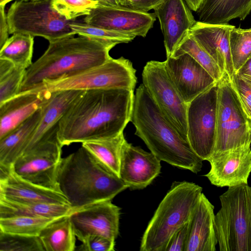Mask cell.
<instances>
[{
	"label": "cell",
	"mask_w": 251,
	"mask_h": 251,
	"mask_svg": "<svg viewBox=\"0 0 251 251\" xmlns=\"http://www.w3.org/2000/svg\"><path fill=\"white\" fill-rule=\"evenodd\" d=\"M57 181L59 190L74 211L95 203L111 201L128 188L120 177L82 146L61 158Z\"/></svg>",
	"instance_id": "277c9868"
},
{
	"label": "cell",
	"mask_w": 251,
	"mask_h": 251,
	"mask_svg": "<svg viewBox=\"0 0 251 251\" xmlns=\"http://www.w3.org/2000/svg\"><path fill=\"white\" fill-rule=\"evenodd\" d=\"M214 206L201 193L189 221L185 251H215L218 244Z\"/></svg>",
	"instance_id": "7402d4cb"
},
{
	"label": "cell",
	"mask_w": 251,
	"mask_h": 251,
	"mask_svg": "<svg viewBox=\"0 0 251 251\" xmlns=\"http://www.w3.org/2000/svg\"><path fill=\"white\" fill-rule=\"evenodd\" d=\"M230 77L243 108L248 118L251 120V86L235 72Z\"/></svg>",
	"instance_id": "8d00e7d4"
},
{
	"label": "cell",
	"mask_w": 251,
	"mask_h": 251,
	"mask_svg": "<svg viewBox=\"0 0 251 251\" xmlns=\"http://www.w3.org/2000/svg\"><path fill=\"white\" fill-rule=\"evenodd\" d=\"M4 5H0V48L9 38V30Z\"/></svg>",
	"instance_id": "ab89813d"
},
{
	"label": "cell",
	"mask_w": 251,
	"mask_h": 251,
	"mask_svg": "<svg viewBox=\"0 0 251 251\" xmlns=\"http://www.w3.org/2000/svg\"><path fill=\"white\" fill-rule=\"evenodd\" d=\"M75 250L79 251H113L115 241L98 235L87 236Z\"/></svg>",
	"instance_id": "74e56055"
},
{
	"label": "cell",
	"mask_w": 251,
	"mask_h": 251,
	"mask_svg": "<svg viewBox=\"0 0 251 251\" xmlns=\"http://www.w3.org/2000/svg\"><path fill=\"white\" fill-rule=\"evenodd\" d=\"M52 0H18L10 6L7 18L9 34L23 33L53 41L74 36L69 21L51 6Z\"/></svg>",
	"instance_id": "52a82bcc"
},
{
	"label": "cell",
	"mask_w": 251,
	"mask_h": 251,
	"mask_svg": "<svg viewBox=\"0 0 251 251\" xmlns=\"http://www.w3.org/2000/svg\"><path fill=\"white\" fill-rule=\"evenodd\" d=\"M134 91L126 89L85 91L61 119L57 138L63 146L105 139L124 132L130 122Z\"/></svg>",
	"instance_id": "6da1fadb"
},
{
	"label": "cell",
	"mask_w": 251,
	"mask_h": 251,
	"mask_svg": "<svg viewBox=\"0 0 251 251\" xmlns=\"http://www.w3.org/2000/svg\"><path fill=\"white\" fill-rule=\"evenodd\" d=\"M208 161L210 170L205 176L217 187L247 184L251 173V146L213 153Z\"/></svg>",
	"instance_id": "2e32d148"
},
{
	"label": "cell",
	"mask_w": 251,
	"mask_h": 251,
	"mask_svg": "<svg viewBox=\"0 0 251 251\" xmlns=\"http://www.w3.org/2000/svg\"><path fill=\"white\" fill-rule=\"evenodd\" d=\"M62 147L55 134L23 153L12 164V170L27 181L60 191L57 174Z\"/></svg>",
	"instance_id": "7c38bea8"
},
{
	"label": "cell",
	"mask_w": 251,
	"mask_h": 251,
	"mask_svg": "<svg viewBox=\"0 0 251 251\" xmlns=\"http://www.w3.org/2000/svg\"><path fill=\"white\" fill-rule=\"evenodd\" d=\"M217 82L187 105V139L203 161L214 152L216 138Z\"/></svg>",
	"instance_id": "30bf717a"
},
{
	"label": "cell",
	"mask_w": 251,
	"mask_h": 251,
	"mask_svg": "<svg viewBox=\"0 0 251 251\" xmlns=\"http://www.w3.org/2000/svg\"><path fill=\"white\" fill-rule=\"evenodd\" d=\"M126 141L123 132L110 138L84 142L82 143V146L108 169L120 177L122 151Z\"/></svg>",
	"instance_id": "83f0119b"
},
{
	"label": "cell",
	"mask_w": 251,
	"mask_h": 251,
	"mask_svg": "<svg viewBox=\"0 0 251 251\" xmlns=\"http://www.w3.org/2000/svg\"><path fill=\"white\" fill-rule=\"evenodd\" d=\"M190 9L196 12L204 0H184Z\"/></svg>",
	"instance_id": "ee69618b"
},
{
	"label": "cell",
	"mask_w": 251,
	"mask_h": 251,
	"mask_svg": "<svg viewBox=\"0 0 251 251\" xmlns=\"http://www.w3.org/2000/svg\"><path fill=\"white\" fill-rule=\"evenodd\" d=\"M164 62L169 79L187 104L217 82L187 53L167 57Z\"/></svg>",
	"instance_id": "9a60e30c"
},
{
	"label": "cell",
	"mask_w": 251,
	"mask_h": 251,
	"mask_svg": "<svg viewBox=\"0 0 251 251\" xmlns=\"http://www.w3.org/2000/svg\"><path fill=\"white\" fill-rule=\"evenodd\" d=\"M70 26L72 30L79 36L117 45L128 43L135 38L133 36L94 26L84 22H76L75 20L70 24Z\"/></svg>",
	"instance_id": "836d02e7"
},
{
	"label": "cell",
	"mask_w": 251,
	"mask_h": 251,
	"mask_svg": "<svg viewBox=\"0 0 251 251\" xmlns=\"http://www.w3.org/2000/svg\"></svg>",
	"instance_id": "7dc6e473"
},
{
	"label": "cell",
	"mask_w": 251,
	"mask_h": 251,
	"mask_svg": "<svg viewBox=\"0 0 251 251\" xmlns=\"http://www.w3.org/2000/svg\"><path fill=\"white\" fill-rule=\"evenodd\" d=\"M233 25L209 24L196 21L190 33L216 62L222 72L231 77L235 73L229 46Z\"/></svg>",
	"instance_id": "44dd1931"
},
{
	"label": "cell",
	"mask_w": 251,
	"mask_h": 251,
	"mask_svg": "<svg viewBox=\"0 0 251 251\" xmlns=\"http://www.w3.org/2000/svg\"><path fill=\"white\" fill-rule=\"evenodd\" d=\"M33 45V36L20 33L13 34L0 48V58L26 70L32 64Z\"/></svg>",
	"instance_id": "f1b7e54d"
},
{
	"label": "cell",
	"mask_w": 251,
	"mask_h": 251,
	"mask_svg": "<svg viewBox=\"0 0 251 251\" xmlns=\"http://www.w3.org/2000/svg\"><path fill=\"white\" fill-rule=\"evenodd\" d=\"M97 1L99 5L104 6H120V2L119 0H92Z\"/></svg>",
	"instance_id": "f6af8a7d"
},
{
	"label": "cell",
	"mask_w": 251,
	"mask_h": 251,
	"mask_svg": "<svg viewBox=\"0 0 251 251\" xmlns=\"http://www.w3.org/2000/svg\"><path fill=\"white\" fill-rule=\"evenodd\" d=\"M0 196L21 202L69 204L60 191L27 181L16 174L12 168L0 167Z\"/></svg>",
	"instance_id": "d6986e66"
},
{
	"label": "cell",
	"mask_w": 251,
	"mask_h": 251,
	"mask_svg": "<svg viewBox=\"0 0 251 251\" xmlns=\"http://www.w3.org/2000/svg\"><path fill=\"white\" fill-rule=\"evenodd\" d=\"M164 0H142L137 9L145 12H149L154 9Z\"/></svg>",
	"instance_id": "b9f144b4"
},
{
	"label": "cell",
	"mask_w": 251,
	"mask_h": 251,
	"mask_svg": "<svg viewBox=\"0 0 251 251\" xmlns=\"http://www.w3.org/2000/svg\"><path fill=\"white\" fill-rule=\"evenodd\" d=\"M120 217V208L111 201L94 203L70 215L76 237L81 242L92 235L115 241L119 233Z\"/></svg>",
	"instance_id": "5bb4252c"
},
{
	"label": "cell",
	"mask_w": 251,
	"mask_h": 251,
	"mask_svg": "<svg viewBox=\"0 0 251 251\" xmlns=\"http://www.w3.org/2000/svg\"><path fill=\"white\" fill-rule=\"evenodd\" d=\"M0 251H45L39 236L0 231Z\"/></svg>",
	"instance_id": "e575fe53"
},
{
	"label": "cell",
	"mask_w": 251,
	"mask_h": 251,
	"mask_svg": "<svg viewBox=\"0 0 251 251\" xmlns=\"http://www.w3.org/2000/svg\"><path fill=\"white\" fill-rule=\"evenodd\" d=\"M142 82L158 107L185 140L187 139V104L169 79L164 62L151 60L144 66ZM188 142V141H187Z\"/></svg>",
	"instance_id": "8fae6325"
},
{
	"label": "cell",
	"mask_w": 251,
	"mask_h": 251,
	"mask_svg": "<svg viewBox=\"0 0 251 251\" xmlns=\"http://www.w3.org/2000/svg\"><path fill=\"white\" fill-rule=\"evenodd\" d=\"M187 53L203 67L216 81L222 77L223 73L218 65L190 33L183 39L172 56Z\"/></svg>",
	"instance_id": "4dcf8cb0"
},
{
	"label": "cell",
	"mask_w": 251,
	"mask_h": 251,
	"mask_svg": "<svg viewBox=\"0 0 251 251\" xmlns=\"http://www.w3.org/2000/svg\"><path fill=\"white\" fill-rule=\"evenodd\" d=\"M160 162L151 152L126 141L122 151L119 176L130 189H144L160 174Z\"/></svg>",
	"instance_id": "ac0fdd59"
},
{
	"label": "cell",
	"mask_w": 251,
	"mask_h": 251,
	"mask_svg": "<svg viewBox=\"0 0 251 251\" xmlns=\"http://www.w3.org/2000/svg\"><path fill=\"white\" fill-rule=\"evenodd\" d=\"M130 122L135 134L159 160L195 174L201 171L203 160L165 117L143 84L134 96Z\"/></svg>",
	"instance_id": "7a4b0ae2"
},
{
	"label": "cell",
	"mask_w": 251,
	"mask_h": 251,
	"mask_svg": "<svg viewBox=\"0 0 251 251\" xmlns=\"http://www.w3.org/2000/svg\"><path fill=\"white\" fill-rule=\"evenodd\" d=\"M136 82V70L132 63L121 57L117 59L111 57L101 65L71 76L44 81L42 86L51 92L103 89L134 91Z\"/></svg>",
	"instance_id": "9c48e42d"
},
{
	"label": "cell",
	"mask_w": 251,
	"mask_h": 251,
	"mask_svg": "<svg viewBox=\"0 0 251 251\" xmlns=\"http://www.w3.org/2000/svg\"><path fill=\"white\" fill-rule=\"evenodd\" d=\"M74 211L69 204L21 202L0 196V218L29 216L58 218Z\"/></svg>",
	"instance_id": "484cf974"
},
{
	"label": "cell",
	"mask_w": 251,
	"mask_h": 251,
	"mask_svg": "<svg viewBox=\"0 0 251 251\" xmlns=\"http://www.w3.org/2000/svg\"><path fill=\"white\" fill-rule=\"evenodd\" d=\"M59 218L29 216L0 218V231L10 234L39 236L41 231L48 225Z\"/></svg>",
	"instance_id": "f546056e"
},
{
	"label": "cell",
	"mask_w": 251,
	"mask_h": 251,
	"mask_svg": "<svg viewBox=\"0 0 251 251\" xmlns=\"http://www.w3.org/2000/svg\"><path fill=\"white\" fill-rule=\"evenodd\" d=\"M98 3L92 0H52V8L69 21L87 16Z\"/></svg>",
	"instance_id": "d590c367"
},
{
	"label": "cell",
	"mask_w": 251,
	"mask_h": 251,
	"mask_svg": "<svg viewBox=\"0 0 251 251\" xmlns=\"http://www.w3.org/2000/svg\"><path fill=\"white\" fill-rule=\"evenodd\" d=\"M215 229L221 251H251V187H229L220 197Z\"/></svg>",
	"instance_id": "8992f818"
},
{
	"label": "cell",
	"mask_w": 251,
	"mask_h": 251,
	"mask_svg": "<svg viewBox=\"0 0 251 251\" xmlns=\"http://www.w3.org/2000/svg\"><path fill=\"white\" fill-rule=\"evenodd\" d=\"M85 91L68 90L53 92V96L44 106L40 121L24 153L57 133L58 124L61 119L71 105Z\"/></svg>",
	"instance_id": "603a6c76"
},
{
	"label": "cell",
	"mask_w": 251,
	"mask_h": 251,
	"mask_svg": "<svg viewBox=\"0 0 251 251\" xmlns=\"http://www.w3.org/2000/svg\"><path fill=\"white\" fill-rule=\"evenodd\" d=\"M25 71L0 58V104L19 93Z\"/></svg>",
	"instance_id": "1f68e13d"
},
{
	"label": "cell",
	"mask_w": 251,
	"mask_h": 251,
	"mask_svg": "<svg viewBox=\"0 0 251 251\" xmlns=\"http://www.w3.org/2000/svg\"><path fill=\"white\" fill-rule=\"evenodd\" d=\"M251 10V0H204L196 11L199 21L226 24L231 20H244Z\"/></svg>",
	"instance_id": "d4e9b609"
},
{
	"label": "cell",
	"mask_w": 251,
	"mask_h": 251,
	"mask_svg": "<svg viewBox=\"0 0 251 251\" xmlns=\"http://www.w3.org/2000/svg\"><path fill=\"white\" fill-rule=\"evenodd\" d=\"M156 17L153 13L121 5H99L83 19L94 26L134 37H145L153 27Z\"/></svg>",
	"instance_id": "4fadbf2b"
},
{
	"label": "cell",
	"mask_w": 251,
	"mask_h": 251,
	"mask_svg": "<svg viewBox=\"0 0 251 251\" xmlns=\"http://www.w3.org/2000/svg\"><path fill=\"white\" fill-rule=\"evenodd\" d=\"M43 107L0 139V166L10 168L24 152L42 117Z\"/></svg>",
	"instance_id": "cb8c5ba5"
},
{
	"label": "cell",
	"mask_w": 251,
	"mask_h": 251,
	"mask_svg": "<svg viewBox=\"0 0 251 251\" xmlns=\"http://www.w3.org/2000/svg\"><path fill=\"white\" fill-rule=\"evenodd\" d=\"M235 73L251 86V57Z\"/></svg>",
	"instance_id": "60d3db41"
},
{
	"label": "cell",
	"mask_w": 251,
	"mask_h": 251,
	"mask_svg": "<svg viewBox=\"0 0 251 251\" xmlns=\"http://www.w3.org/2000/svg\"><path fill=\"white\" fill-rule=\"evenodd\" d=\"M202 191L193 182H174L149 223L140 250L165 251L174 233L189 221Z\"/></svg>",
	"instance_id": "5b68a950"
},
{
	"label": "cell",
	"mask_w": 251,
	"mask_h": 251,
	"mask_svg": "<svg viewBox=\"0 0 251 251\" xmlns=\"http://www.w3.org/2000/svg\"><path fill=\"white\" fill-rule=\"evenodd\" d=\"M116 44L79 36L49 42L43 54L25 71L20 93L42 87L46 80L71 76L101 65Z\"/></svg>",
	"instance_id": "3957f363"
},
{
	"label": "cell",
	"mask_w": 251,
	"mask_h": 251,
	"mask_svg": "<svg viewBox=\"0 0 251 251\" xmlns=\"http://www.w3.org/2000/svg\"><path fill=\"white\" fill-rule=\"evenodd\" d=\"M53 92L43 86L22 93L0 104V139L51 100Z\"/></svg>",
	"instance_id": "ffe728a7"
},
{
	"label": "cell",
	"mask_w": 251,
	"mask_h": 251,
	"mask_svg": "<svg viewBox=\"0 0 251 251\" xmlns=\"http://www.w3.org/2000/svg\"><path fill=\"white\" fill-rule=\"evenodd\" d=\"M39 237L45 251H74L76 235L70 215L60 217L48 225Z\"/></svg>",
	"instance_id": "4316f807"
},
{
	"label": "cell",
	"mask_w": 251,
	"mask_h": 251,
	"mask_svg": "<svg viewBox=\"0 0 251 251\" xmlns=\"http://www.w3.org/2000/svg\"><path fill=\"white\" fill-rule=\"evenodd\" d=\"M229 46L236 72L251 57V28H237L233 26L230 31Z\"/></svg>",
	"instance_id": "d6a6232c"
},
{
	"label": "cell",
	"mask_w": 251,
	"mask_h": 251,
	"mask_svg": "<svg viewBox=\"0 0 251 251\" xmlns=\"http://www.w3.org/2000/svg\"><path fill=\"white\" fill-rule=\"evenodd\" d=\"M12 0H0V5L5 6L7 3Z\"/></svg>",
	"instance_id": "bcb514c9"
},
{
	"label": "cell",
	"mask_w": 251,
	"mask_h": 251,
	"mask_svg": "<svg viewBox=\"0 0 251 251\" xmlns=\"http://www.w3.org/2000/svg\"><path fill=\"white\" fill-rule=\"evenodd\" d=\"M119 1L121 6L137 9L142 0H119Z\"/></svg>",
	"instance_id": "7bdbcfd3"
},
{
	"label": "cell",
	"mask_w": 251,
	"mask_h": 251,
	"mask_svg": "<svg viewBox=\"0 0 251 251\" xmlns=\"http://www.w3.org/2000/svg\"><path fill=\"white\" fill-rule=\"evenodd\" d=\"M217 83V130L213 153L251 146V120L243 108L230 76L225 72Z\"/></svg>",
	"instance_id": "ba28073f"
},
{
	"label": "cell",
	"mask_w": 251,
	"mask_h": 251,
	"mask_svg": "<svg viewBox=\"0 0 251 251\" xmlns=\"http://www.w3.org/2000/svg\"><path fill=\"white\" fill-rule=\"evenodd\" d=\"M189 233V222L178 229L170 239L165 251H185Z\"/></svg>",
	"instance_id": "f35d334b"
},
{
	"label": "cell",
	"mask_w": 251,
	"mask_h": 251,
	"mask_svg": "<svg viewBox=\"0 0 251 251\" xmlns=\"http://www.w3.org/2000/svg\"><path fill=\"white\" fill-rule=\"evenodd\" d=\"M153 10L160 23L166 56H171L197 21L184 0H164Z\"/></svg>",
	"instance_id": "e0dca14e"
}]
</instances>
